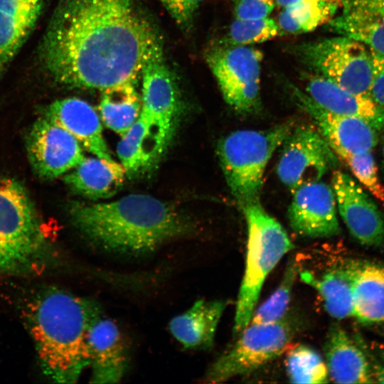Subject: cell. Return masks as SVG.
Masks as SVG:
<instances>
[{
  "label": "cell",
  "mask_w": 384,
  "mask_h": 384,
  "mask_svg": "<svg viewBox=\"0 0 384 384\" xmlns=\"http://www.w3.org/2000/svg\"><path fill=\"white\" fill-rule=\"evenodd\" d=\"M247 226L245 268L238 292L233 334L249 324L266 277L283 256L294 248L281 224L267 213L260 200L242 206Z\"/></svg>",
  "instance_id": "obj_5"
},
{
  "label": "cell",
  "mask_w": 384,
  "mask_h": 384,
  "mask_svg": "<svg viewBox=\"0 0 384 384\" xmlns=\"http://www.w3.org/2000/svg\"><path fill=\"white\" fill-rule=\"evenodd\" d=\"M26 146L32 169L43 179L67 174L85 159L78 141L45 116L32 124Z\"/></svg>",
  "instance_id": "obj_12"
},
{
  "label": "cell",
  "mask_w": 384,
  "mask_h": 384,
  "mask_svg": "<svg viewBox=\"0 0 384 384\" xmlns=\"http://www.w3.org/2000/svg\"><path fill=\"white\" fill-rule=\"evenodd\" d=\"M142 99L134 82H124L102 90L99 104L101 119L105 126L123 137L138 119Z\"/></svg>",
  "instance_id": "obj_27"
},
{
  "label": "cell",
  "mask_w": 384,
  "mask_h": 384,
  "mask_svg": "<svg viewBox=\"0 0 384 384\" xmlns=\"http://www.w3.org/2000/svg\"><path fill=\"white\" fill-rule=\"evenodd\" d=\"M58 261L25 188L0 176V275L38 274Z\"/></svg>",
  "instance_id": "obj_4"
},
{
  "label": "cell",
  "mask_w": 384,
  "mask_h": 384,
  "mask_svg": "<svg viewBox=\"0 0 384 384\" xmlns=\"http://www.w3.org/2000/svg\"><path fill=\"white\" fill-rule=\"evenodd\" d=\"M293 193L287 215L295 233L313 238L340 233L336 198L331 186L317 181L299 187Z\"/></svg>",
  "instance_id": "obj_15"
},
{
  "label": "cell",
  "mask_w": 384,
  "mask_h": 384,
  "mask_svg": "<svg viewBox=\"0 0 384 384\" xmlns=\"http://www.w3.org/2000/svg\"><path fill=\"white\" fill-rule=\"evenodd\" d=\"M44 116L97 157L113 160L103 137L100 116L87 102L75 97L57 100L46 107Z\"/></svg>",
  "instance_id": "obj_17"
},
{
  "label": "cell",
  "mask_w": 384,
  "mask_h": 384,
  "mask_svg": "<svg viewBox=\"0 0 384 384\" xmlns=\"http://www.w3.org/2000/svg\"><path fill=\"white\" fill-rule=\"evenodd\" d=\"M360 261L351 260L333 267L319 277L309 271L299 273L302 280L320 294L327 313L337 319L353 314V289Z\"/></svg>",
  "instance_id": "obj_24"
},
{
  "label": "cell",
  "mask_w": 384,
  "mask_h": 384,
  "mask_svg": "<svg viewBox=\"0 0 384 384\" xmlns=\"http://www.w3.org/2000/svg\"><path fill=\"white\" fill-rule=\"evenodd\" d=\"M293 129L292 122H286L264 130H238L218 142L223 175L240 207L260 200L268 161Z\"/></svg>",
  "instance_id": "obj_6"
},
{
  "label": "cell",
  "mask_w": 384,
  "mask_h": 384,
  "mask_svg": "<svg viewBox=\"0 0 384 384\" xmlns=\"http://www.w3.org/2000/svg\"><path fill=\"white\" fill-rule=\"evenodd\" d=\"M87 343L92 368L91 383H118L128 368L125 339L112 320L100 316L90 326Z\"/></svg>",
  "instance_id": "obj_16"
},
{
  "label": "cell",
  "mask_w": 384,
  "mask_h": 384,
  "mask_svg": "<svg viewBox=\"0 0 384 384\" xmlns=\"http://www.w3.org/2000/svg\"><path fill=\"white\" fill-rule=\"evenodd\" d=\"M382 157H383V165L384 167V145H383V151H382Z\"/></svg>",
  "instance_id": "obj_39"
},
{
  "label": "cell",
  "mask_w": 384,
  "mask_h": 384,
  "mask_svg": "<svg viewBox=\"0 0 384 384\" xmlns=\"http://www.w3.org/2000/svg\"><path fill=\"white\" fill-rule=\"evenodd\" d=\"M380 357H381L382 360H383V362H384V348H382V349L380 350Z\"/></svg>",
  "instance_id": "obj_38"
},
{
  "label": "cell",
  "mask_w": 384,
  "mask_h": 384,
  "mask_svg": "<svg viewBox=\"0 0 384 384\" xmlns=\"http://www.w3.org/2000/svg\"><path fill=\"white\" fill-rule=\"evenodd\" d=\"M126 171L121 164L103 158H85L63 180L74 193L92 200L110 198L122 187Z\"/></svg>",
  "instance_id": "obj_23"
},
{
  "label": "cell",
  "mask_w": 384,
  "mask_h": 384,
  "mask_svg": "<svg viewBox=\"0 0 384 384\" xmlns=\"http://www.w3.org/2000/svg\"><path fill=\"white\" fill-rule=\"evenodd\" d=\"M45 0H0V80L33 31Z\"/></svg>",
  "instance_id": "obj_20"
},
{
  "label": "cell",
  "mask_w": 384,
  "mask_h": 384,
  "mask_svg": "<svg viewBox=\"0 0 384 384\" xmlns=\"http://www.w3.org/2000/svg\"><path fill=\"white\" fill-rule=\"evenodd\" d=\"M276 5L275 0H236L235 18L256 19L269 16Z\"/></svg>",
  "instance_id": "obj_34"
},
{
  "label": "cell",
  "mask_w": 384,
  "mask_h": 384,
  "mask_svg": "<svg viewBox=\"0 0 384 384\" xmlns=\"http://www.w3.org/2000/svg\"><path fill=\"white\" fill-rule=\"evenodd\" d=\"M341 6V1L284 8L277 21L279 30L293 34L312 31L328 24L338 14Z\"/></svg>",
  "instance_id": "obj_28"
},
{
  "label": "cell",
  "mask_w": 384,
  "mask_h": 384,
  "mask_svg": "<svg viewBox=\"0 0 384 384\" xmlns=\"http://www.w3.org/2000/svg\"><path fill=\"white\" fill-rule=\"evenodd\" d=\"M262 53L245 46L215 47L206 54L226 103L241 114L260 107V82Z\"/></svg>",
  "instance_id": "obj_9"
},
{
  "label": "cell",
  "mask_w": 384,
  "mask_h": 384,
  "mask_svg": "<svg viewBox=\"0 0 384 384\" xmlns=\"http://www.w3.org/2000/svg\"><path fill=\"white\" fill-rule=\"evenodd\" d=\"M375 382L384 383V362L371 366Z\"/></svg>",
  "instance_id": "obj_37"
},
{
  "label": "cell",
  "mask_w": 384,
  "mask_h": 384,
  "mask_svg": "<svg viewBox=\"0 0 384 384\" xmlns=\"http://www.w3.org/2000/svg\"><path fill=\"white\" fill-rule=\"evenodd\" d=\"M371 52L373 64V78L370 97L375 102L384 107V56L372 50Z\"/></svg>",
  "instance_id": "obj_35"
},
{
  "label": "cell",
  "mask_w": 384,
  "mask_h": 384,
  "mask_svg": "<svg viewBox=\"0 0 384 384\" xmlns=\"http://www.w3.org/2000/svg\"><path fill=\"white\" fill-rule=\"evenodd\" d=\"M68 213L73 225L92 245L130 256L150 253L194 230L187 215L146 194H129L108 203L73 202Z\"/></svg>",
  "instance_id": "obj_2"
},
{
  "label": "cell",
  "mask_w": 384,
  "mask_h": 384,
  "mask_svg": "<svg viewBox=\"0 0 384 384\" xmlns=\"http://www.w3.org/2000/svg\"><path fill=\"white\" fill-rule=\"evenodd\" d=\"M332 189L343 221L351 235L361 245H384V217L370 197L348 174L336 170Z\"/></svg>",
  "instance_id": "obj_13"
},
{
  "label": "cell",
  "mask_w": 384,
  "mask_h": 384,
  "mask_svg": "<svg viewBox=\"0 0 384 384\" xmlns=\"http://www.w3.org/2000/svg\"><path fill=\"white\" fill-rule=\"evenodd\" d=\"M324 353L329 376L334 383H375L365 353L338 324H333L329 329Z\"/></svg>",
  "instance_id": "obj_21"
},
{
  "label": "cell",
  "mask_w": 384,
  "mask_h": 384,
  "mask_svg": "<svg viewBox=\"0 0 384 384\" xmlns=\"http://www.w3.org/2000/svg\"><path fill=\"white\" fill-rule=\"evenodd\" d=\"M341 158L360 183L384 206V185L380 179L378 167L371 152L346 154Z\"/></svg>",
  "instance_id": "obj_32"
},
{
  "label": "cell",
  "mask_w": 384,
  "mask_h": 384,
  "mask_svg": "<svg viewBox=\"0 0 384 384\" xmlns=\"http://www.w3.org/2000/svg\"><path fill=\"white\" fill-rule=\"evenodd\" d=\"M282 144L277 172L292 192L319 181L337 164L334 151L320 132L311 127L294 128Z\"/></svg>",
  "instance_id": "obj_11"
},
{
  "label": "cell",
  "mask_w": 384,
  "mask_h": 384,
  "mask_svg": "<svg viewBox=\"0 0 384 384\" xmlns=\"http://www.w3.org/2000/svg\"><path fill=\"white\" fill-rule=\"evenodd\" d=\"M161 43L138 0H59L40 43L38 60L60 86L102 91L135 82Z\"/></svg>",
  "instance_id": "obj_1"
},
{
  "label": "cell",
  "mask_w": 384,
  "mask_h": 384,
  "mask_svg": "<svg viewBox=\"0 0 384 384\" xmlns=\"http://www.w3.org/2000/svg\"><path fill=\"white\" fill-rule=\"evenodd\" d=\"M336 1H341V0H275L276 4L283 9L293 6Z\"/></svg>",
  "instance_id": "obj_36"
},
{
  "label": "cell",
  "mask_w": 384,
  "mask_h": 384,
  "mask_svg": "<svg viewBox=\"0 0 384 384\" xmlns=\"http://www.w3.org/2000/svg\"><path fill=\"white\" fill-rule=\"evenodd\" d=\"M286 369L291 383H326L329 373L326 362L313 348L299 345L289 349Z\"/></svg>",
  "instance_id": "obj_29"
},
{
  "label": "cell",
  "mask_w": 384,
  "mask_h": 384,
  "mask_svg": "<svg viewBox=\"0 0 384 384\" xmlns=\"http://www.w3.org/2000/svg\"><path fill=\"white\" fill-rule=\"evenodd\" d=\"M295 333V325L285 318L272 323H250L232 348L210 366L204 382L218 383L261 368L289 348Z\"/></svg>",
  "instance_id": "obj_8"
},
{
  "label": "cell",
  "mask_w": 384,
  "mask_h": 384,
  "mask_svg": "<svg viewBox=\"0 0 384 384\" xmlns=\"http://www.w3.org/2000/svg\"><path fill=\"white\" fill-rule=\"evenodd\" d=\"M225 306L223 300H198L186 311L171 319L169 331L185 348L210 349Z\"/></svg>",
  "instance_id": "obj_22"
},
{
  "label": "cell",
  "mask_w": 384,
  "mask_h": 384,
  "mask_svg": "<svg viewBox=\"0 0 384 384\" xmlns=\"http://www.w3.org/2000/svg\"><path fill=\"white\" fill-rule=\"evenodd\" d=\"M142 111L163 152L175 133L180 110L176 80L166 60L164 43L157 46L144 65Z\"/></svg>",
  "instance_id": "obj_10"
},
{
  "label": "cell",
  "mask_w": 384,
  "mask_h": 384,
  "mask_svg": "<svg viewBox=\"0 0 384 384\" xmlns=\"http://www.w3.org/2000/svg\"><path fill=\"white\" fill-rule=\"evenodd\" d=\"M101 314L95 301L55 287L32 299L28 327L41 369L53 382L75 383L90 366L87 334Z\"/></svg>",
  "instance_id": "obj_3"
},
{
  "label": "cell",
  "mask_w": 384,
  "mask_h": 384,
  "mask_svg": "<svg viewBox=\"0 0 384 384\" xmlns=\"http://www.w3.org/2000/svg\"><path fill=\"white\" fill-rule=\"evenodd\" d=\"M117 153L129 177L147 171L163 154L155 134L141 115L122 137Z\"/></svg>",
  "instance_id": "obj_26"
},
{
  "label": "cell",
  "mask_w": 384,
  "mask_h": 384,
  "mask_svg": "<svg viewBox=\"0 0 384 384\" xmlns=\"http://www.w3.org/2000/svg\"><path fill=\"white\" fill-rule=\"evenodd\" d=\"M341 1L340 10L328 24L340 36L384 56V0Z\"/></svg>",
  "instance_id": "obj_18"
},
{
  "label": "cell",
  "mask_w": 384,
  "mask_h": 384,
  "mask_svg": "<svg viewBox=\"0 0 384 384\" xmlns=\"http://www.w3.org/2000/svg\"><path fill=\"white\" fill-rule=\"evenodd\" d=\"M305 91L313 102L329 112L363 119L377 130L384 128V107L369 96L350 92L318 75L308 80Z\"/></svg>",
  "instance_id": "obj_19"
},
{
  "label": "cell",
  "mask_w": 384,
  "mask_h": 384,
  "mask_svg": "<svg viewBox=\"0 0 384 384\" xmlns=\"http://www.w3.org/2000/svg\"><path fill=\"white\" fill-rule=\"evenodd\" d=\"M353 314L365 326H384V266L361 262L353 289Z\"/></svg>",
  "instance_id": "obj_25"
},
{
  "label": "cell",
  "mask_w": 384,
  "mask_h": 384,
  "mask_svg": "<svg viewBox=\"0 0 384 384\" xmlns=\"http://www.w3.org/2000/svg\"><path fill=\"white\" fill-rule=\"evenodd\" d=\"M298 273V265L294 260H289L278 287L264 303L254 310L250 323H272L284 318Z\"/></svg>",
  "instance_id": "obj_30"
},
{
  "label": "cell",
  "mask_w": 384,
  "mask_h": 384,
  "mask_svg": "<svg viewBox=\"0 0 384 384\" xmlns=\"http://www.w3.org/2000/svg\"><path fill=\"white\" fill-rule=\"evenodd\" d=\"M169 14L183 30L188 31L202 0H160Z\"/></svg>",
  "instance_id": "obj_33"
},
{
  "label": "cell",
  "mask_w": 384,
  "mask_h": 384,
  "mask_svg": "<svg viewBox=\"0 0 384 384\" xmlns=\"http://www.w3.org/2000/svg\"><path fill=\"white\" fill-rule=\"evenodd\" d=\"M293 95L297 105L311 118L338 157L371 151L377 145V129L366 120L329 112L297 88L294 89Z\"/></svg>",
  "instance_id": "obj_14"
},
{
  "label": "cell",
  "mask_w": 384,
  "mask_h": 384,
  "mask_svg": "<svg viewBox=\"0 0 384 384\" xmlns=\"http://www.w3.org/2000/svg\"><path fill=\"white\" fill-rule=\"evenodd\" d=\"M297 50L303 63L316 75L350 92L370 97L373 57L364 43L340 36L302 44Z\"/></svg>",
  "instance_id": "obj_7"
},
{
  "label": "cell",
  "mask_w": 384,
  "mask_h": 384,
  "mask_svg": "<svg viewBox=\"0 0 384 384\" xmlns=\"http://www.w3.org/2000/svg\"><path fill=\"white\" fill-rule=\"evenodd\" d=\"M279 32L277 22L269 16L256 19L235 18L229 28L228 40L235 46H245L270 40Z\"/></svg>",
  "instance_id": "obj_31"
}]
</instances>
